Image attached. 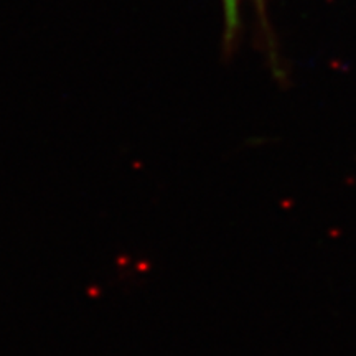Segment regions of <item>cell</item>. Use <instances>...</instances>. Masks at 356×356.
<instances>
[{"label":"cell","mask_w":356,"mask_h":356,"mask_svg":"<svg viewBox=\"0 0 356 356\" xmlns=\"http://www.w3.org/2000/svg\"><path fill=\"white\" fill-rule=\"evenodd\" d=\"M238 3L239 0H225V10H226V20H228L229 32H233L238 24Z\"/></svg>","instance_id":"1"}]
</instances>
